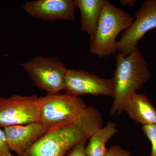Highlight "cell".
Returning a JSON list of instances; mask_svg holds the SVG:
<instances>
[{
    "mask_svg": "<svg viewBox=\"0 0 156 156\" xmlns=\"http://www.w3.org/2000/svg\"><path fill=\"white\" fill-rule=\"evenodd\" d=\"M134 16L135 20L117 42V51L126 56L137 48L138 42L149 31L156 28V0L145 1Z\"/></svg>",
    "mask_w": 156,
    "mask_h": 156,
    "instance_id": "obj_7",
    "label": "cell"
},
{
    "mask_svg": "<svg viewBox=\"0 0 156 156\" xmlns=\"http://www.w3.org/2000/svg\"><path fill=\"white\" fill-rule=\"evenodd\" d=\"M10 150L23 156L31 146L47 132L39 122L4 128Z\"/></svg>",
    "mask_w": 156,
    "mask_h": 156,
    "instance_id": "obj_10",
    "label": "cell"
},
{
    "mask_svg": "<svg viewBox=\"0 0 156 156\" xmlns=\"http://www.w3.org/2000/svg\"><path fill=\"white\" fill-rule=\"evenodd\" d=\"M103 125L100 112L87 106L73 121L45 132L23 156H66L78 144L87 142Z\"/></svg>",
    "mask_w": 156,
    "mask_h": 156,
    "instance_id": "obj_1",
    "label": "cell"
},
{
    "mask_svg": "<svg viewBox=\"0 0 156 156\" xmlns=\"http://www.w3.org/2000/svg\"><path fill=\"white\" fill-rule=\"evenodd\" d=\"M124 112L142 126L156 124V108L147 96L142 93H136L132 96Z\"/></svg>",
    "mask_w": 156,
    "mask_h": 156,
    "instance_id": "obj_11",
    "label": "cell"
},
{
    "mask_svg": "<svg viewBox=\"0 0 156 156\" xmlns=\"http://www.w3.org/2000/svg\"><path fill=\"white\" fill-rule=\"evenodd\" d=\"M142 132L150 141L151 151L150 156H156V124L142 126Z\"/></svg>",
    "mask_w": 156,
    "mask_h": 156,
    "instance_id": "obj_14",
    "label": "cell"
},
{
    "mask_svg": "<svg viewBox=\"0 0 156 156\" xmlns=\"http://www.w3.org/2000/svg\"><path fill=\"white\" fill-rule=\"evenodd\" d=\"M134 17L105 1L94 39L90 42V52L102 58L117 52V37L133 23Z\"/></svg>",
    "mask_w": 156,
    "mask_h": 156,
    "instance_id": "obj_3",
    "label": "cell"
},
{
    "mask_svg": "<svg viewBox=\"0 0 156 156\" xmlns=\"http://www.w3.org/2000/svg\"><path fill=\"white\" fill-rule=\"evenodd\" d=\"M119 2L122 5L128 7H133L136 3L135 0H120Z\"/></svg>",
    "mask_w": 156,
    "mask_h": 156,
    "instance_id": "obj_18",
    "label": "cell"
},
{
    "mask_svg": "<svg viewBox=\"0 0 156 156\" xmlns=\"http://www.w3.org/2000/svg\"><path fill=\"white\" fill-rule=\"evenodd\" d=\"M64 90L73 97L89 94L113 97V81L112 78L104 79L87 71L67 69Z\"/></svg>",
    "mask_w": 156,
    "mask_h": 156,
    "instance_id": "obj_8",
    "label": "cell"
},
{
    "mask_svg": "<svg viewBox=\"0 0 156 156\" xmlns=\"http://www.w3.org/2000/svg\"><path fill=\"white\" fill-rule=\"evenodd\" d=\"M19 65L27 73L33 84L48 95L64 90L67 69L57 57L37 56Z\"/></svg>",
    "mask_w": 156,
    "mask_h": 156,
    "instance_id": "obj_5",
    "label": "cell"
},
{
    "mask_svg": "<svg viewBox=\"0 0 156 156\" xmlns=\"http://www.w3.org/2000/svg\"><path fill=\"white\" fill-rule=\"evenodd\" d=\"M106 0H76L81 14V30L92 41L97 29L101 11Z\"/></svg>",
    "mask_w": 156,
    "mask_h": 156,
    "instance_id": "obj_12",
    "label": "cell"
},
{
    "mask_svg": "<svg viewBox=\"0 0 156 156\" xmlns=\"http://www.w3.org/2000/svg\"><path fill=\"white\" fill-rule=\"evenodd\" d=\"M86 142L80 143L72 149L66 156H86L85 147Z\"/></svg>",
    "mask_w": 156,
    "mask_h": 156,
    "instance_id": "obj_17",
    "label": "cell"
},
{
    "mask_svg": "<svg viewBox=\"0 0 156 156\" xmlns=\"http://www.w3.org/2000/svg\"><path fill=\"white\" fill-rule=\"evenodd\" d=\"M105 156H132L131 153L121 147L112 145L108 149Z\"/></svg>",
    "mask_w": 156,
    "mask_h": 156,
    "instance_id": "obj_16",
    "label": "cell"
},
{
    "mask_svg": "<svg viewBox=\"0 0 156 156\" xmlns=\"http://www.w3.org/2000/svg\"><path fill=\"white\" fill-rule=\"evenodd\" d=\"M116 123L109 122L95 131L89 138L85 147L86 156H105L108 148L106 144L118 132Z\"/></svg>",
    "mask_w": 156,
    "mask_h": 156,
    "instance_id": "obj_13",
    "label": "cell"
},
{
    "mask_svg": "<svg viewBox=\"0 0 156 156\" xmlns=\"http://www.w3.org/2000/svg\"><path fill=\"white\" fill-rule=\"evenodd\" d=\"M116 66L112 78L113 101L111 114H122L128 101L150 80L148 64L138 48L127 56L118 52Z\"/></svg>",
    "mask_w": 156,
    "mask_h": 156,
    "instance_id": "obj_2",
    "label": "cell"
},
{
    "mask_svg": "<svg viewBox=\"0 0 156 156\" xmlns=\"http://www.w3.org/2000/svg\"><path fill=\"white\" fill-rule=\"evenodd\" d=\"M39 97L37 95H0V127L39 122Z\"/></svg>",
    "mask_w": 156,
    "mask_h": 156,
    "instance_id": "obj_6",
    "label": "cell"
},
{
    "mask_svg": "<svg viewBox=\"0 0 156 156\" xmlns=\"http://www.w3.org/2000/svg\"><path fill=\"white\" fill-rule=\"evenodd\" d=\"M39 122L47 131L73 121L87 107L82 98L66 93L39 97Z\"/></svg>",
    "mask_w": 156,
    "mask_h": 156,
    "instance_id": "obj_4",
    "label": "cell"
},
{
    "mask_svg": "<svg viewBox=\"0 0 156 156\" xmlns=\"http://www.w3.org/2000/svg\"><path fill=\"white\" fill-rule=\"evenodd\" d=\"M0 156H18L11 154L4 130L0 128Z\"/></svg>",
    "mask_w": 156,
    "mask_h": 156,
    "instance_id": "obj_15",
    "label": "cell"
},
{
    "mask_svg": "<svg viewBox=\"0 0 156 156\" xmlns=\"http://www.w3.org/2000/svg\"><path fill=\"white\" fill-rule=\"evenodd\" d=\"M76 8V0H35L23 6L30 17L43 21H73Z\"/></svg>",
    "mask_w": 156,
    "mask_h": 156,
    "instance_id": "obj_9",
    "label": "cell"
}]
</instances>
